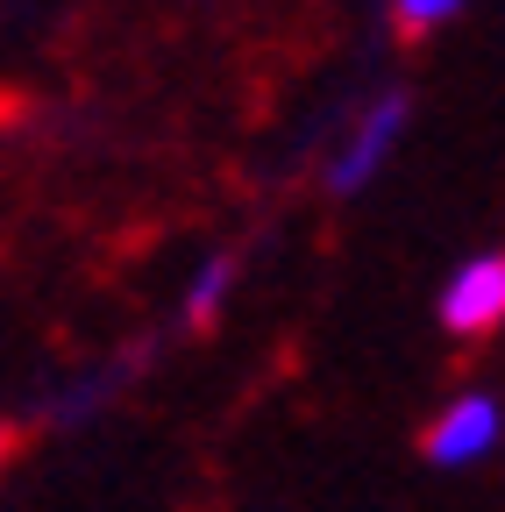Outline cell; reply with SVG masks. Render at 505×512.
<instances>
[{
  "label": "cell",
  "mask_w": 505,
  "mask_h": 512,
  "mask_svg": "<svg viewBox=\"0 0 505 512\" xmlns=\"http://www.w3.org/2000/svg\"><path fill=\"white\" fill-rule=\"evenodd\" d=\"M399 136H406V93L370 100V107L356 114V128L342 136L335 164H328V185H335V192H363L377 171H385V157L399 150Z\"/></svg>",
  "instance_id": "obj_1"
},
{
  "label": "cell",
  "mask_w": 505,
  "mask_h": 512,
  "mask_svg": "<svg viewBox=\"0 0 505 512\" xmlns=\"http://www.w3.org/2000/svg\"><path fill=\"white\" fill-rule=\"evenodd\" d=\"M228 285H235V264L228 256H207L200 278L185 285V320H193V328H214V313L228 306Z\"/></svg>",
  "instance_id": "obj_4"
},
{
  "label": "cell",
  "mask_w": 505,
  "mask_h": 512,
  "mask_svg": "<svg viewBox=\"0 0 505 512\" xmlns=\"http://www.w3.org/2000/svg\"><path fill=\"white\" fill-rule=\"evenodd\" d=\"M456 15H463L456 0H399V8H392V29H399V36H427V29L456 22Z\"/></svg>",
  "instance_id": "obj_5"
},
{
  "label": "cell",
  "mask_w": 505,
  "mask_h": 512,
  "mask_svg": "<svg viewBox=\"0 0 505 512\" xmlns=\"http://www.w3.org/2000/svg\"><path fill=\"white\" fill-rule=\"evenodd\" d=\"M505 320V256H470V264L441 285V328L484 335Z\"/></svg>",
  "instance_id": "obj_3"
},
{
  "label": "cell",
  "mask_w": 505,
  "mask_h": 512,
  "mask_svg": "<svg viewBox=\"0 0 505 512\" xmlns=\"http://www.w3.org/2000/svg\"><path fill=\"white\" fill-rule=\"evenodd\" d=\"M498 434H505V413L484 392H463V399H449L427 420L420 448H427V463H441V470H470V463H484L498 448Z\"/></svg>",
  "instance_id": "obj_2"
}]
</instances>
